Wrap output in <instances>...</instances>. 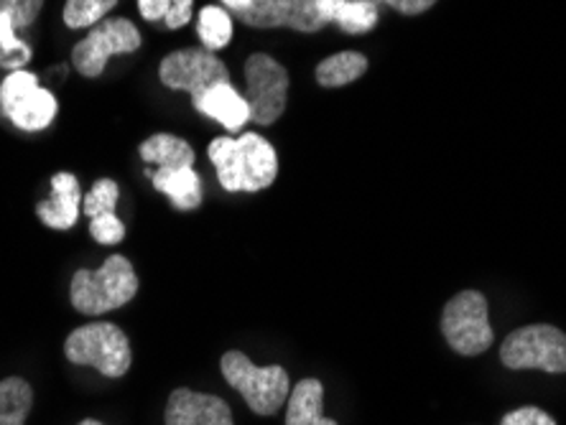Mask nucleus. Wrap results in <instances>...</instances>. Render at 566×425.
Returning <instances> with one entry per match:
<instances>
[{
  "label": "nucleus",
  "mask_w": 566,
  "mask_h": 425,
  "mask_svg": "<svg viewBox=\"0 0 566 425\" xmlns=\"http://www.w3.org/2000/svg\"><path fill=\"white\" fill-rule=\"evenodd\" d=\"M207 156L224 191H253L269 189L279 177V156L269 140L258 132H243L240 138H214Z\"/></svg>",
  "instance_id": "obj_1"
},
{
  "label": "nucleus",
  "mask_w": 566,
  "mask_h": 425,
  "mask_svg": "<svg viewBox=\"0 0 566 425\" xmlns=\"http://www.w3.org/2000/svg\"><path fill=\"white\" fill-rule=\"evenodd\" d=\"M138 275L128 257L111 255L99 270H77L70 286L72 306L85 316H103L138 294Z\"/></svg>",
  "instance_id": "obj_2"
},
{
  "label": "nucleus",
  "mask_w": 566,
  "mask_h": 425,
  "mask_svg": "<svg viewBox=\"0 0 566 425\" xmlns=\"http://www.w3.org/2000/svg\"><path fill=\"white\" fill-rule=\"evenodd\" d=\"M64 354L72 364L95 366L99 374L111 380L123 378L133 362L126 331L111 321H93L74 329L64 341Z\"/></svg>",
  "instance_id": "obj_3"
},
{
  "label": "nucleus",
  "mask_w": 566,
  "mask_h": 425,
  "mask_svg": "<svg viewBox=\"0 0 566 425\" xmlns=\"http://www.w3.org/2000/svg\"><path fill=\"white\" fill-rule=\"evenodd\" d=\"M220 370L228 385L243 395L255 415H276L291 395L289 372L279 364L255 366L243 352H228L222 354Z\"/></svg>",
  "instance_id": "obj_4"
},
{
  "label": "nucleus",
  "mask_w": 566,
  "mask_h": 425,
  "mask_svg": "<svg viewBox=\"0 0 566 425\" xmlns=\"http://www.w3.org/2000/svg\"><path fill=\"white\" fill-rule=\"evenodd\" d=\"M441 334L462 357H478L493 344L488 298L480 290H462L441 311Z\"/></svg>",
  "instance_id": "obj_5"
},
{
  "label": "nucleus",
  "mask_w": 566,
  "mask_h": 425,
  "mask_svg": "<svg viewBox=\"0 0 566 425\" xmlns=\"http://www.w3.org/2000/svg\"><path fill=\"white\" fill-rule=\"evenodd\" d=\"M501 360L507 370H544L552 374L566 372V334L552 323L515 329L501 347Z\"/></svg>",
  "instance_id": "obj_6"
},
{
  "label": "nucleus",
  "mask_w": 566,
  "mask_h": 425,
  "mask_svg": "<svg viewBox=\"0 0 566 425\" xmlns=\"http://www.w3.org/2000/svg\"><path fill=\"white\" fill-rule=\"evenodd\" d=\"M0 107L15 128L39 132L56 118V97L39 85L36 74L11 72L0 85Z\"/></svg>",
  "instance_id": "obj_7"
},
{
  "label": "nucleus",
  "mask_w": 566,
  "mask_h": 425,
  "mask_svg": "<svg viewBox=\"0 0 566 425\" xmlns=\"http://www.w3.org/2000/svg\"><path fill=\"white\" fill-rule=\"evenodd\" d=\"M140 31L128 19H103L74 46L72 64L82 77L95 79L115 54H130L140 49Z\"/></svg>",
  "instance_id": "obj_8"
},
{
  "label": "nucleus",
  "mask_w": 566,
  "mask_h": 425,
  "mask_svg": "<svg viewBox=\"0 0 566 425\" xmlns=\"http://www.w3.org/2000/svg\"><path fill=\"white\" fill-rule=\"evenodd\" d=\"M245 82L251 120L258 125L276 123L289 99V72L283 70V64L269 54H253L245 62Z\"/></svg>",
  "instance_id": "obj_9"
},
{
  "label": "nucleus",
  "mask_w": 566,
  "mask_h": 425,
  "mask_svg": "<svg viewBox=\"0 0 566 425\" xmlns=\"http://www.w3.org/2000/svg\"><path fill=\"white\" fill-rule=\"evenodd\" d=\"M158 79L169 89L191 92V103H197L210 87L230 82V72L222 60L207 49H179L164 56L158 66Z\"/></svg>",
  "instance_id": "obj_10"
},
{
  "label": "nucleus",
  "mask_w": 566,
  "mask_h": 425,
  "mask_svg": "<svg viewBox=\"0 0 566 425\" xmlns=\"http://www.w3.org/2000/svg\"><path fill=\"white\" fill-rule=\"evenodd\" d=\"M230 13L253 29H294L314 33L327 26L314 0H230Z\"/></svg>",
  "instance_id": "obj_11"
},
{
  "label": "nucleus",
  "mask_w": 566,
  "mask_h": 425,
  "mask_svg": "<svg viewBox=\"0 0 566 425\" xmlns=\"http://www.w3.org/2000/svg\"><path fill=\"white\" fill-rule=\"evenodd\" d=\"M166 425H235L232 411L218 395L195 393V390L179 387L169 395L166 403Z\"/></svg>",
  "instance_id": "obj_12"
},
{
  "label": "nucleus",
  "mask_w": 566,
  "mask_h": 425,
  "mask_svg": "<svg viewBox=\"0 0 566 425\" xmlns=\"http://www.w3.org/2000/svg\"><path fill=\"white\" fill-rule=\"evenodd\" d=\"M82 189L80 181L70 171H60L52 177V199L36 206L39 220L52 230H72L80 216Z\"/></svg>",
  "instance_id": "obj_13"
},
{
  "label": "nucleus",
  "mask_w": 566,
  "mask_h": 425,
  "mask_svg": "<svg viewBox=\"0 0 566 425\" xmlns=\"http://www.w3.org/2000/svg\"><path fill=\"white\" fill-rule=\"evenodd\" d=\"M197 113L207 115V118L218 120L222 128L230 132L243 130V125L251 120V107H248V99L240 95V92L230 85V82H220L205 92L202 97L195 103Z\"/></svg>",
  "instance_id": "obj_14"
},
{
  "label": "nucleus",
  "mask_w": 566,
  "mask_h": 425,
  "mask_svg": "<svg viewBox=\"0 0 566 425\" xmlns=\"http://www.w3.org/2000/svg\"><path fill=\"white\" fill-rule=\"evenodd\" d=\"M151 177L156 191L171 199V204L181 212H191L202 204V179L195 166H174V169L146 171Z\"/></svg>",
  "instance_id": "obj_15"
},
{
  "label": "nucleus",
  "mask_w": 566,
  "mask_h": 425,
  "mask_svg": "<svg viewBox=\"0 0 566 425\" xmlns=\"http://www.w3.org/2000/svg\"><path fill=\"white\" fill-rule=\"evenodd\" d=\"M324 385L319 380H302L291 390L286 407V425H337L322 413Z\"/></svg>",
  "instance_id": "obj_16"
},
{
  "label": "nucleus",
  "mask_w": 566,
  "mask_h": 425,
  "mask_svg": "<svg viewBox=\"0 0 566 425\" xmlns=\"http://www.w3.org/2000/svg\"><path fill=\"white\" fill-rule=\"evenodd\" d=\"M140 158L146 163H156L158 169H174V166H195V148L187 140L169 132H156L140 144Z\"/></svg>",
  "instance_id": "obj_17"
},
{
  "label": "nucleus",
  "mask_w": 566,
  "mask_h": 425,
  "mask_svg": "<svg viewBox=\"0 0 566 425\" xmlns=\"http://www.w3.org/2000/svg\"><path fill=\"white\" fill-rule=\"evenodd\" d=\"M365 72H368V56L360 52H339L319 62V66H316V82L322 87L335 89L360 79Z\"/></svg>",
  "instance_id": "obj_18"
},
{
  "label": "nucleus",
  "mask_w": 566,
  "mask_h": 425,
  "mask_svg": "<svg viewBox=\"0 0 566 425\" xmlns=\"http://www.w3.org/2000/svg\"><path fill=\"white\" fill-rule=\"evenodd\" d=\"M33 405V390L23 378L0 382V425H27Z\"/></svg>",
  "instance_id": "obj_19"
},
{
  "label": "nucleus",
  "mask_w": 566,
  "mask_h": 425,
  "mask_svg": "<svg viewBox=\"0 0 566 425\" xmlns=\"http://www.w3.org/2000/svg\"><path fill=\"white\" fill-rule=\"evenodd\" d=\"M197 33L207 52H220L232 39V19L222 6H207L199 11Z\"/></svg>",
  "instance_id": "obj_20"
},
{
  "label": "nucleus",
  "mask_w": 566,
  "mask_h": 425,
  "mask_svg": "<svg viewBox=\"0 0 566 425\" xmlns=\"http://www.w3.org/2000/svg\"><path fill=\"white\" fill-rule=\"evenodd\" d=\"M345 33H368L378 23V8L373 0H345L329 15Z\"/></svg>",
  "instance_id": "obj_21"
},
{
  "label": "nucleus",
  "mask_w": 566,
  "mask_h": 425,
  "mask_svg": "<svg viewBox=\"0 0 566 425\" xmlns=\"http://www.w3.org/2000/svg\"><path fill=\"white\" fill-rule=\"evenodd\" d=\"M146 21H164L166 29H181L191 21L195 0H138Z\"/></svg>",
  "instance_id": "obj_22"
},
{
  "label": "nucleus",
  "mask_w": 566,
  "mask_h": 425,
  "mask_svg": "<svg viewBox=\"0 0 566 425\" xmlns=\"http://www.w3.org/2000/svg\"><path fill=\"white\" fill-rule=\"evenodd\" d=\"M31 62V46L15 36L13 19L0 13V70L19 72Z\"/></svg>",
  "instance_id": "obj_23"
},
{
  "label": "nucleus",
  "mask_w": 566,
  "mask_h": 425,
  "mask_svg": "<svg viewBox=\"0 0 566 425\" xmlns=\"http://www.w3.org/2000/svg\"><path fill=\"white\" fill-rule=\"evenodd\" d=\"M118 0H66L64 3V23L70 29H93L113 11Z\"/></svg>",
  "instance_id": "obj_24"
},
{
  "label": "nucleus",
  "mask_w": 566,
  "mask_h": 425,
  "mask_svg": "<svg viewBox=\"0 0 566 425\" xmlns=\"http://www.w3.org/2000/svg\"><path fill=\"white\" fill-rule=\"evenodd\" d=\"M118 196H120V189L113 179L95 181V187L90 189V194H85V199H82V202H85V214L90 220H95V216H115Z\"/></svg>",
  "instance_id": "obj_25"
},
{
  "label": "nucleus",
  "mask_w": 566,
  "mask_h": 425,
  "mask_svg": "<svg viewBox=\"0 0 566 425\" xmlns=\"http://www.w3.org/2000/svg\"><path fill=\"white\" fill-rule=\"evenodd\" d=\"M44 0H0V13H8L13 19L15 31L29 29L39 19Z\"/></svg>",
  "instance_id": "obj_26"
},
{
  "label": "nucleus",
  "mask_w": 566,
  "mask_h": 425,
  "mask_svg": "<svg viewBox=\"0 0 566 425\" xmlns=\"http://www.w3.org/2000/svg\"><path fill=\"white\" fill-rule=\"evenodd\" d=\"M90 235L99 245H118L126 237V224L118 216H95V220H90Z\"/></svg>",
  "instance_id": "obj_27"
},
{
  "label": "nucleus",
  "mask_w": 566,
  "mask_h": 425,
  "mask_svg": "<svg viewBox=\"0 0 566 425\" xmlns=\"http://www.w3.org/2000/svg\"><path fill=\"white\" fill-rule=\"evenodd\" d=\"M501 425H556V421L548 413L541 411V407L526 405V407H518V411L507 413Z\"/></svg>",
  "instance_id": "obj_28"
},
{
  "label": "nucleus",
  "mask_w": 566,
  "mask_h": 425,
  "mask_svg": "<svg viewBox=\"0 0 566 425\" xmlns=\"http://www.w3.org/2000/svg\"><path fill=\"white\" fill-rule=\"evenodd\" d=\"M386 3L403 15H419L423 11H429L437 0H386Z\"/></svg>",
  "instance_id": "obj_29"
},
{
  "label": "nucleus",
  "mask_w": 566,
  "mask_h": 425,
  "mask_svg": "<svg viewBox=\"0 0 566 425\" xmlns=\"http://www.w3.org/2000/svg\"><path fill=\"white\" fill-rule=\"evenodd\" d=\"M77 425H103V423L95 421V418H87V421H82V423H77Z\"/></svg>",
  "instance_id": "obj_30"
}]
</instances>
